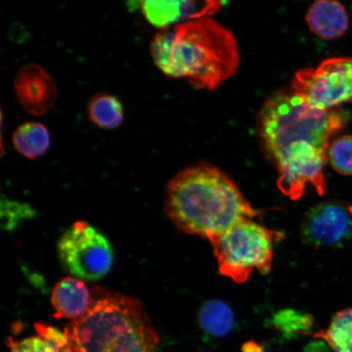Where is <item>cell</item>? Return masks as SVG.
<instances>
[{"mask_svg": "<svg viewBox=\"0 0 352 352\" xmlns=\"http://www.w3.org/2000/svg\"><path fill=\"white\" fill-rule=\"evenodd\" d=\"M349 208V211H350V212H351V214L352 215V206H350V208Z\"/></svg>", "mask_w": 352, "mask_h": 352, "instance_id": "obj_21", "label": "cell"}, {"mask_svg": "<svg viewBox=\"0 0 352 352\" xmlns=\"http://www.w3.org/2000/svg\"><path fill=\"white\" fill-rule=\"evenodd\" d=\"M302 239L316 248L337 246L352 239V215L340 202L327 201L307 211L301 226Z\"/></svg>", "mask_w": 352, "mask_h": 352, "instance_id": "obj_8", "label": "cell"}, {"mask_svg": "<svg viewBox=\"0 0 352 352\" xmlns=\"http://www.w3.org/2000/svg\"><path fill=\"white\" fill-rule=\"evenodd\" d=\"M16 151L29 160H35L45 154L51 145V136L42 123L28 122L17 127L12 135Z\"/></svg>", "mask_w": 352, "mask_h": 352, "instance_id": "obj_13", "label": "cell"}, {"mask_svg": "<svg viewBox=\"0 0 352 352\" xmlns=\"http://www.w3.org/2000/svg\"><path fill=\"white\" fill-rule=\"evenodd\" d=\"M307 336L323 340L336 352H352V308L338 312L327 329Z\"/></svg>", "mask_w": 352, "mask_h": 352, "instance_id": "obj_16", "label": "cell"}, {"mask_svg": "<svg viewBox=\"0 0 352 352\" xmlns=\"http://www.w3.org/2000/svg\"><path fill=\"white\" fill-rule=\"evenodd\" d=\"M89 310L65 331L73 352H156L160 338L133 297L95 289Z\"/></svg>", "mask_w": 352, "mask_h": 352, "instance_id": "obj_4", "label": "cell"}, {"mask_svg": "<svg viewBox=\"0 0 352 352\" xmlns=\"http://www.w3.org/2000/svg\"><path fill=\"white\" fill-rule=\"evenodd\" d=\"M14 88L22 108L32 116H43L57 99L54 79L38 65L22 67L15 78Z\"/></svg>", "mask_w": 352, "mask_h": 352, "instance_id": "obj_9", "label": "cell"}, {"mask_svg": "<svg viewBox=\"0 0 352 352\" xmlns=\"http://www.w3.org/2000/svg\"><path fill=\"white\" fill-rule=\"evenodd\" d=\"M285 233L270 230L254 219L244 220L209 241L221 275L237 284L248 280L254 271L267 274L274 256L276 242Z\"/></svg>", "mask_w": 352, "mask_h": 352, "instance_id": "obj_5", "label": "cell"}, {"mask_svg": "<svg viewBox=\"0 0 352 352\" xmlns=\"http://www.w3.org/2000/svg\"><path fill=\"white\" fill-rule=\"evenodd\" d=\"M151 50L167 77L186 78L198 89H217L234 76L240 63L234 34L210 17L162 30L154 36Z\"/></svg>", "mask_w": 352, "mask_h": 352, "instance_id": "obj_3", "label": "cell"}, {"mask_svg": "<svg viewBox=\"0 0 352 352\" xmlns=\"http://www.w3.org/2000/svg\"><path fill=\"white\" fill-rule=\"evenodd\" d=\"M164 211L178 231L208 241L263 212L253 208L230 176L204 162L170 179Z\"/></svg>", "mask_w": 352, "mask_h": 352, "instance_id": "obj_2", "label": "cell"}, {"mask_svg": "<svg viewBox=\"0 0 352 352\" xmlns=\"http://www.w3.org/2000/svg\"><path fill=\"white\" fill-rule=\"evenodd\" d=\"M328 160L338 173L352 175V135H342L333 140L329 148Z\"/></svg>", "mask_w": 352, "mask_h": 352, "instance_id": "obj_18", "label": "cell"}, {"mask_svg": "<svg viewBox=\"0 0 352 352\" xmlns=\"http://www.w3.org/2000/svg\"><path fill=\"white\" fill-rule=\"evenodd\" d=\"M198 321L205 332L214 337L230 333L235 324V316L230 307L220 300L204 303L198 312Z\"/></svg>", "mask_w": 352, "mask_h": 352, "instance_id": "obj_14", "label": "cell"}, {"mask_svg": "<svg viewBox=\"0 0 352 352\" xmlns=\"http://www.w3.org/2000/svg\"><path fill=\"white\" fill-rule=\"evenodd\" d=\"M8 346L10 352H63L54 343L39 336L26 338L21 341L10 337Z\"/></svg>", "mask_w": 352, "mask_h": 352, "instance_id": "obj_19", "label": "cell"}, {"mask_svg": "<svg viewBox=\"0 0 352 352\" xmlns=\"http://www.w3.org/2000/svg\"><path fill=\"white\" fill-rule=\"evenodd\" d=\"M349 120L346 110L315 108L292 90L277 91L266 101L257 131L264 153L279 174L277 186L283 195L298 200L307 186L324 195L330 140Z\"/></svg>", "mask_w": 352, "mask_h": 352, "instance_id": "obj_1", "label": "cell"}, {"mask_svg": "<svg viewBox=\"0 0 352 352\" xmlns=\"http://www.w3.org/2000/svg\"><path fill=\"white\" fill-rule=\"evenodd\" d=\"M87 113L94 124L107 130L117 129L124 118L121 101L107 94L94 96L88 103Z\"/></svg>", "mask_w": 352, "mask_h": 352, "instance_id": "obj_15", "label": "cell"}, {"mask_svg": "<svg viewBox=\"0 0 352 352\" xmlns=\"http://www.w3.org/2000/svg\"><path fill=\"white\" fill-rule=\"evenodd\" d=\"M275 329L286 334H307L311 333L314 318L309 314L293 309L277 312L272 318Z\"/></svg>", "mask_w": 352, "mask_h": 352, "instance_id": "obj_17", "label": "cell"}, {"mask_svg": "<svg viewBox=\"0 0 352 352\" xmlns=\"http://www.w3.org/2000/svg\"><path fill=\"white\" fill-rule=\"evenodd\" d=\"M56 311L54 318L76 320L85 315L91 305L89 289L83 281L74 276L57 283L52 293Z\"/></svg>", "mask_w": 352, "mask_h": 352, "instance_id": "obj_12", "label": "cell"}, {"mask_svg": "<svg viewBox=\"0 0 352 352\" xmlns=\"http://www.w3.org/2000/svg\"><path fill=\"white\" fill-rule=\"evenodd\" d=\"M292 90L311 107L336 109L352 101V59L331 57L294 74Z\"/></svg>", "mask_w": 352, "mask_h": 352, "instance_id": "obj_7", "label": "cell"}, {"mask_svg": "<svg viewBox=\"0 0 352 352\" xmlns=\"http://www.w3.org/2000/svg\"><path fill=\"white\" fill-rule=\"evenodd\" d=\"M146 20L155 28L162 30L176 23L182 24L192 20L210 17L223 7V2L206 1H144L139 2Z\"/></svg>", "mask_w": 352, "mask_h": 352, "instance_id": "obj_10", "label": "cell"}, {"mask_svg": "<svg viewBox=\"0 0 352 352\" xmlns=\"http://www.w3.org/2000/svg\"><path fill=\"white\" fill-rule=\"evenodd\" d=\"M306 21L311 32L324 41L341 37L349 24L346 8L334 0H318L312 3L308 8Z\"/></svg>", "mask_w": 352, "mask_h": 352, "instance_id": "obj_11", "label": "cell"}, {"mask_svg": "<svg viewBox=\"0 0 352 352\" xmlns=\"http://www.w3.org/2000/svg\"><path fill=\"white\" fill-rule=\"evenodd\" d=\"M58 254L66 271L83 280L102 278L111 270L113 252L102 232L85 221H77L60 237Z\"/></svg>", "mask_w": 352, "mask_h": 352, "instance_id": "obj_6", "label": "cell"}, {"mask_svg": "<svg viewBox=\"0 0 352 352\" xmlns=\"http://www.w3.org/2000/svg\"><path fill=\"white\" fill-rule=\"evenodd\" d=\"M242 352H262L261 347L254 342H249L242 346Z\"/></svg>", "mask_w": 352, "mask_h": 352, "instance_id": "obj_20", "label": "cell"}]
</instances>
